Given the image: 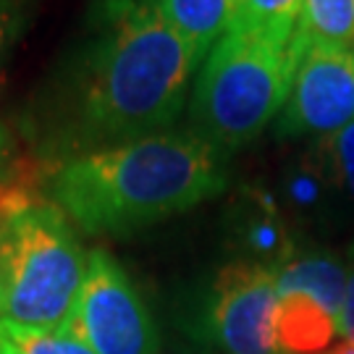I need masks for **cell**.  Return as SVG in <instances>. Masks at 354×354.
Returning a JSON list of instances; mask_svg holds the SVG:
<instances>
[{
  "label": "cell",
  "instance_id": "cell-1",
  "mask_svg": "<svg viewBox=\"0 0 354 354\" xmlns=\"http://www.w3.org/2000/svg\"><path fill=\"white\" fill-rule=\"evenodd\" d=\"M200 55L152 0H100L24 118L42 163L137 142L176 127Z\"/></svg>",
  "mask_w": 354,
  "mask_h": 354
},
{
  "label": "cell",
  "instance_id": "cell-2",
  "mask_svg": "<svg viewBox=\"0 0 354 354\" xmlns=\"http://www.w3.org/2000/svg\"><path fill=\"white\" fill-rule=\"evenodd\" d=\"M228 155L194 129L87 152L50 168L48 200L92 236H129L223 194Z\"/></svg>",
  "mask_w": 354,
  "mask_h": 354
},
{
  "label": "cell",
  "instance_id": "cell-3",
  "mask_svg": "<svg viewBox=\"0 0 354 354\" xmlns=\"http://www.w3.org/2000/svg\"><path fill=\"white\" fill-rule=\"evenodd\" d=\"M299 58L294 39L228 29L194 76L189 127L228 158L252 145L283 111Z\"/></svg>",
  "mask_w": 354,
  "mask_h": 354
},
{
  "label": "cell",
  "instance_id": "cell-4",
  "mask_svg": "<svg viewBox=\"0 0 354 354\" xmlns=\"http://www.w3.org/2000/svg\"><path fill=\"white\" fill-rule=\"evenodd\" d=\"M87 260L71 221L21 187L0 213V320L64 328Z\"/></svg>",
  "mask_w": 354,
  "mask_h": 354
},
{
  "label": "cell",
  "instance_id": "cell-5",
  "mask_svg": "<svg viewBox=\"0 0 354 354\" xmlns=\"http://www.w3.org/2000/svg\"><path fill=\"white\" fill-rule=\"evenodd\" d=\"M276 304L273 270L231 260L205 289L189 333L218 354H279L273 336Z\"/></svg>",
  "mask_w": 354,
  "mask_h": 354
},
{
  "label": "cell",
  "instance_id": "cell-6",
  "mask_svg": "<svg viewBox=\"0 0 354 354\" xmlns=\"http://www.w3.org/2000/svg\"><path fill=\"white\" fill-rule=\"evenodd\" d=\"M92 354H160V330L140 289L111 252L92 250L64 326Z\"/></svg>",
  "mask_w": 354,
  "mask_h": 354
},
{
  "label": "cell",
  "instance_id": "cell-7",
  "mask_svg": "<svg viewBox=\"0 0 354 354\" xmlns=\"http://www.w3.org/2000/svg\"><path fill=\"white\" fill-rule=\"evenodd\" d=\"M354 121V48L310 45L289 100L273 121L279 140H323Z\"/></svg>",
  "mask_w": 354,
  "mask_h": 354
},
{
  "label": "cell",
  "instance_id": "cell-8",
  "mask_svg": "<svg viewBox=\"0 0 354 354\" xmlns=\"http://www.w3.org/2000/svg\"><path fill=\"white\" fill-rule=\"evenodd\" d=\"M226 239L234 260L279 270L299 244L294 226L281 210L276 192L263 184H247L231 200L226 213Z\"/></svg>",
  "mask_w": 354,
  "mask_h": 354
},
{
  "label": "cell",
  "instance_id": "cell-9",
  "mask_svg": "<svg viewBox=\"0 0 354 354\" xmlns=\"http://www.w3.org/2000/svg\"><path fill=\"white\" fill-rule=\"evenodd\" d=\"M273 192L291 226H330L344 213L336 187L313 142L281 168Z\"/></svg>",
  "mask_w": 354,
  "mask_h": 354
},
{
  "label": "cell",
  "instance_id": "cell-10",
  "mask_svg": "<svg viewBox=\"0 0 354 354\" xmlns=\"http://www.w3.org/2000/svg\"><path fill=\"white\" fill-rule=\"evenodd\" d=\"M273 273L279 294H307L323 304L330 315H339L349 276L346 257L320 247H299L297 254Z\"/></svg>",
  "mask_w": 354,
  "mask_h": 354
},
{
  "label": "cell",
  "instance_id": "cell-11",
  "mask_svg": "<svg viewBox=\"0 0 354 354\" xmlns=\"http://www.w3.org/2000/svg\"><path fill=\"white\" fill-rule=\"evenodd\" d=\"M273 336L279 354L323 352L336 336V315L307 294H279Z\"/></svg>",
  "mask_w": 354,
  "mask_h": 354
},
{
  "label": "cell",
  "instance_id": "cell-12",
  "mask_svg": "<svg viewBox=\"0 0 354 354\" xmlns=\"http://www.w3.org/2000/svg\"><path fill=\"white\" fill-rule=\"evenodd\" d=\"M239 0H152L155 11L176 35L189 42L200 61L215 48V42L226 35Z\"/></svg>",
  "mask_w": 354,
  "mask_h": 354
},
{
  "label": "cell",
  "instance_id": "cell-13",
  "mask_svg": "<svg viewBox=\"0 0 354 354\" xmlns=\"http://www.w3.org/2000/svg\"><path fill=\"white\" fill-rule=\"evenodd\" d=\"M310 45L354 48V0H304L294 48L302 55Z\"/></svg>",
  "mask_w": 354,
  "mask_h": 354
},
{
  "label": "cell",
  "instance_id": "cell-14",
  "mask_svg": "<svg viewBox=\"0 0 354 354\" xmlns=\"http://www.w3.org/2000/svg\"><path fill=\"white\" fill-rule=\"evenodd\" d=\"M304 0H239L231 29L291 42Z\"/></svg>",
  "mask_w": 354,
  "mask_h": 354
},
{
  "label": "cell",
  "instance_id": "cell-15",
  "mask_svg": "<svg viewBox=\"0 0 354 354\" xmlns=\"http://www.w3.org/2000/svg\"><path fill=\"white\" fill-rule=\"evenodd\" d=\"M0 354H92L66 328H29L0 320Z\"/></svg>",
  "mask_w": 354,
  "mask_h": 354
},
{
  "label": "cell",
  "instance_id": "cell-16",
  "mask_svg": "<svg viewBox=\"0 0 354 354\" xmlns=\"http://www.w3.org/2000/svg\"><path fill=\"white\" fill-rule=\"evenodd\" d=\"M317 155L328 171L342 207H354V121L323 140H313Z\"/></svg>",
  "mask_w": 354,
  "mask_h": 354
},
{
  "label": "cell",
  "instance_id": "cell-17",
  "mask_svg": "<svg viewBox=\"0 0 354 354\" xmlns=\"http://www.w3.org/2000/svg\"><path fill=\"white\" fill-rule=\"evenodd\" d=\"M37 11V0H0V82Z\"/></svg>",
  "mask_w": 354,
  "mask_h": 354
},
{
  "label": "cell",
  "instance_id": "cell-18",
  "mask_svg": "<svg viewBox=\"0 0 354 354\" xmlns=\"http://www.w3.org/2000/svg\"><path fill=\"white\" fill-rule=\"evenodd\" d=\"M346 266H349V276H346L344 304L336 315V336H342V342H354V247L346 254Z\"/></svg>",
  "mask_w": 354,
  "mask_h": 354
},
{
  "label": "cell",
  "instance_id": "cell-19",
  "mask_svg": "<svg viewBox=\"0 0 354 354\" xmlns=\"http://www.w3.org/2000/svg\"><path fill=\"white\" fill-rule=\"evenodd\" d=\"M11 160H13V140L8 127L0 121V181L11 174Z\"/></svg>",
  "mask_w": 354,
  "mask_h": 354
},
{
  "label": "cell",
  "instance_id": "cell-20",
  "mask_svg": "<svg viewBox=\"0 0 354 354\" xmlns=\"http://www.w3.org/2000/svg\"><path fill=\"white\" fill-rule=\"evenodd\" d=\"M326 354H354V342H342L336 346H330Z\"/></svg>",
  "mask_w": 354,
  "mask_h": 354
},
{
  "label": "cell",
  "instance_id": "cell-21",
  "mask_svg": "<svg viewBox=\"0 0 354 354\" xmlns=\"http://www.w3.org/2000/svg\"><path fill=\"white\" fill-rule=\"evenodd\" d=\"M176 354H203V352H176Z\"/></svg>",
  "mask_w": 354,
  "mask_h": 354
}]
</instances>
